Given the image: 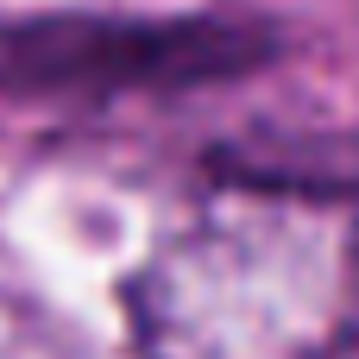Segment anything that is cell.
I'll list each match as a JSON object with an SVG mask.
<instances>
[{
  "label": "cell",
  "mask_w": 359,
  "mask_h": 359,
  "mask_svg": "<svg viewBox=\"0 0 359 359\" xmlns=\"http://www.w3.org/2000/svg\"><path fill=\"white\" fill-rule=\"evenodd\" d=\"M139 359H341L359 341L353 202L240 177L202 196L126 278Z\"/></svg>",
  "instance_id": "cell-1"
},
{
  "label": "cell",
  "mask_w": 359,
  "mask_h": 359,
  "mask_svg": "<svg viewBox=\"0 0 359 359\" xmlns=\"http://www.w3.org/2000/svg\"><path fill=\"white\" fill-rule=\"evenodd\" d=\"M114 76H170V69H208L221 63V32H177V25H50V32H6L0 76H38L57 82L69 69H107Z\"/></svg>",
  "instance_id": "cell-2"
}]
</instances>
